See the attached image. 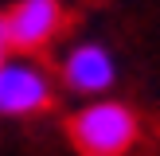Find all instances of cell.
I'll use <instances>...</instances> for the list:
<instances>
[{
	"mask_svg": "<svg viewBox=\"0 0 160 156\" xmlns=\"http://www.w3.org/2000/svg\"><path fill=\"white\" fill-rule=\"evenodd\" d=\"M137 117L121 101H94L70 117V140L82 156H125L137 144Z\"/></svg>",
	"mask_w": 160,
	"mask_h": 156,
	"instance_id": "6da1fadb",
	"label": "cell"
},
{
	"mask_svg": "<svg viewBox=\"0 0 160 156\" xmlns=\"http://www.w3.org/2000/svg\"><path fill=\"white\" fill-rule=\"evenodd\" d=\"M51 105V78L31 59H8L0 66V113L23 117Z\"/></svg>",
	"mask_w": 160,
	"mask_h": 156,
	"instance_id": "7a4b0ae2",
	"label": "cell"
},
{
	"mask_svg": "<svg viewBox=\"0 0 160 156\" xmlns=\"http://www.w3.org/2000/svg\"><path fill=\"white\" fill-rule=\"evenodd\" d=\"M4 20H8V35H12V51L35 55L62 31L67 12L59 0H20L12 4V12H4Z\"/></svg>",
	"mask_w": 160,
	"mask_h": 156,
	"instance_id": "3957f363",
	"label": "cell"
},
{
	"mask_svg": "<svg viewBox=\"0 0 160 156\" xmlns=\"http://www.w3.org/2000/svg\"><path fill=\"white\" fill-rule=\"evenodd\" d=\"M113 55L102 43H78L74 51L62 59V82L74 94H102L113 86Z\"/></svg>",
	"mask_w": 160,
	"mask_h": 156,
	"instance_id": "277c9868",
	"label": "cell"
},
{
	"mask_svg": "<svg viewBox=\"0 0 160 156\" xmlns=\"http://www.w3.org/2000/svg\"><path fill=\"white\" fill-rule=\"evenodd\" d=\"M12 59V35H8V20L0 16V66Z\"/></svg>",
	"mask_w": 160,
	"mask_h": 156,
	"instance_id": "5b68a950",
	"label": "cell"
}]
</instances>
